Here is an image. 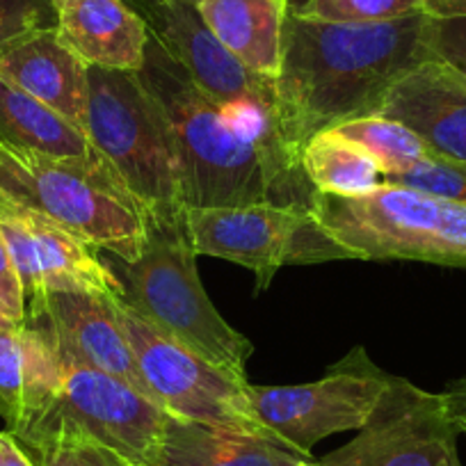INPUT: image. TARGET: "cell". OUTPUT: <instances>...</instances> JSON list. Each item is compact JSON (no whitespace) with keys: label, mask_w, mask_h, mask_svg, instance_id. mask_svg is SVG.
<instances>
[{"label":"cell","mask_w":466,"mask_h":466,"mask_svg":"<svg viewBox=\"0 0 466 466\" xmlns=\"http://www.w3.org/2000/svg\"><path fill=\"white\" fill-rule=\"evenodd\" d=\"M428 15L382 24H329L289 5L275 112L281 145L295 165L309 142L360 116L378 115L389 89L430 57Z\"/></svg>","instance_id":"obj_1"},{"label":"cell","mask_w":466,"mask_h":466,"mask_svg":"<svg viewBox=\"0 0 466 466\" xmlns=\"http://www.w3.org/2000/svg\"><path fill=\"white\" fill-rule=\"evenodd\" d=\"M137 78L172 131L186 210L252 204L311 208L316 187L289 158L279 136L219 106L151 37Z\"/></svg>","instance_id":"obj_2"},{"label":"cell","mask_w":466,"mask_h":466,"mask_svg":"<svg viewBox=\"0 0 466 466\" xmlns=\"http://www.w3.org/2000/svg\"><path fill=\"white\" fill-rule=\"evenodd\" d=\"M0 192L122 263H136L147 248L145 213L110 165L53 158L0 142Z\"/></svg>","instance_id":"obj_3"},{"label":"cell","mask_w":466,"mask_h":466,"mask_svg":"<svg viewBox=\"0 0 466 466\" xmlns=\"http://www.w3.org/2000/svg\"><path fill=\"white\" fill-rule=\"evenodd\" d=\"M87 137L145 213L147 224L186 222L181 174L165 112L137 74L89 66Z\"/></svg>","instance_id":"obj_4"},{"label":"cell","mask_w":466,"mask_h":466,"mask_svg":"<svg viewBox=\"0 0 466 466\" xmlns=\"http://www.w3.org/2000/svg\"><path fill=\"white\" fill-rule=\"evenodd\" d=\"M311 213L352 258L466 268V206L398 183L361 195L316 192Z\"/></svg>","instance_id":"obj_5"},{"label":"cell","mask_w":466,"mask_h":466,"mask_svg":"<svg viewBox=\"0 0 466 466\" xmlns=\"http://www.w3.org/2000/svg\"><path fill=\"white\" fill-rule=\"evenodd\" d=\"M124 302L177 343L218 369L248 380L254 345L233 329L197 272V249L186 222L147 224V248L136 263H124Z\"/></svg>","instance_id":"obj_6"},{"label":"cell","mask_w":466,"mask_h":466,"mask_svg":"<svg viewBox=\"0 0 466 466\" xmlns=\"http://www.w3.org/2000/svg\"><path fill=\"white\" fill-rule=\"evenodd\" d=\"M60 360L62 382L57 396L16 437L21 446L33 448L56 434H80L115 451L133 466H158L167 411L115 375L69 357L60 355Z\"/></svg>","instance_id":"obj_7"},{"label":"cell","mask_w":466,"mask_h":466,"mask_svg":"<svg viewBox=\"0 0 466 466\" xmlns=\"http://www.w3.org/2000/svg\"><path fill=\"white\" fill-rule=\"evenodd\" d=\"M115 311L131 343L151 400L169 416L277 439L254 414L248 393L249 380L218 369L186 345L165 336L124 299L115 304Z\"/></svg>","instance_id":"obj_8"},{"label":"cell","mask_w":466,"mask_h":466,"mask_svg":"<svg viewBox=\"0 0 466 466\" xmlns=\"http://www.w3.org/2000/svg\"><path fill=\"white\" fill-rule=\"evenodd\" d=\"M186 227L197 254L227 258L252 270L257 290H266L284 266L352 258L304 206L187 208Z\"/></svg>","instance_id":"obj_9"},{"label":"cell","mask_w":466,"mask_h":466,"mask_svg":"<svg viewBox=\"0 0 466 466\" xmlns=\"http://www.w3.org/2000/svg\"><path fill=\"white\" fill-rule=\"evenodd\" d=\"M391 378L373 364L369 350L357 345L320 380L290 387H257L249 382L248 393L254 414L272 437L313 457L318 441L369 423Z\"/></svg>","instance_id":"obj_10"},{"label":"cell","mask_w":466,"mask_h":466,"mask_svg":"<svg viewBox=\"0 0 466 466\" xmlns=\"http://www.w3.org/2000/svg\"><path fill=\"white\" fill-rule=\"evenodd\" d=\"M149 37L177 60L210 98L248 122L277 133L275 80L254 74L218 42L199 10L183 0H127ZM281 140V137H279Z\"/></svg>","instance_id":"obj_11"},{"label":"cell","mask_w":466,"mask_h":466,"mask_svg":"<svg viewBox=\"0 0 466 466\" xmlns=\"http://www.w3.org/2000/svg\"><path fill=\"white\" fill-rule=\"evenodd\" d=\"M460 430L441 393L393 375L387 393L357 437L318 460L320 466H464Z\"/></svg>","instance_id":"obj_12"},{"label":"cell","mask_w":466,"mask_h":466,"mask_svg":"<svg viewBox=\"0 0 466 466\" xmlns=\"http://www.w3.org/2000/svg\"><path fill=\"white\" fill-rule=\"evenodd\" d=\"M0 233L19 272L25 304L56 290H85L107 299H124V284L98 258L96 249L3 192Z\"/></svg>","instance_id":"obj_13"},{"label":"cell","mask_w":466,"mask_h":466,"mask_svg":"<svg viewBox=\"0 0 466 466\" xmlns=\"http://www.w3.org/2000/svg\"><path fill=\"white\" fill-rule=\"evenodd\" d=\"M85 290L44 293L25 304V322L46 331L62 357L124 380L149 396L115 304ZM151 398V396H149Z\"/></svg>","instance_id":"obj_14"},{"label":"cell","mask_w":466,"mask_h":466,"mask_svg":"<svg viewBox=\"0 0 466 466\" xmlns=\"http://www.w3.org/2000/svg\"><path fill=\"white\" fill-rule=\"evenodd\" d=\"M378 115L405 124L432 156L466 165V78L443 62L425 60L407 71Z\"/></svg>","instance_id":"obj_15"},{"label":"cell","mask_w":466,"mask_h":466,"mask_svg":"<svg viewBox=\"0 0 466 466\" xmlns=\"http://www.w3.org/2000/svg\"><path fill=\"white\" fill-rule=\"evenodd\" d=\"M89 66L56 28L28 35L0 51V80L15 85L87 133Z\"/></svg>","instance_id":"obj_16"},{"label":"cell","mask_w":466,"mask_h":466,"mask_svg":"<svg viewBox=\"0 0 466 466\" xmlns=\"http://www.w3.org/2000/svg\"><path fill=\"white\" fill-rule=\"evenodd\" d=\"M56 30L87 66L137 74L145 65L149 30L127 0H66Z\"/></svg>","instance_id":"obj_17"},{"label":"cell","mask_w":466,"mask_h":466,"mask_svg":"<svg viewBox=\"0 0 466 466\" xmlns=\"http://www.w3.org/2000/svg\"><path fill=\"white\" fill-rule=\"evenodd\" d=\"M62 382V360L46 331L24 325L0 329V416L19 437L46 411Z\"/></svg>","instance_id":"obj_18"},{"label":"cell","mask_w":466,"mask_h":466,"mask_svg":"<svg viewBox=\"0 0 466 466\" xmlns=\"http://www.w3.org/2000/svg\"><path fill=\"white\" fill-rule=\"evenodd\" d=\"M197 10L236 60L263 78H277L289 0H201Z\"/></svg>","instance_id":"obj_19"},{"label":"cell","mask_w":466,"mask_h":466,"mask_svg":"<svg viewBox=\"0 0 466 466\" xmlns=\"http://www.w3.org/2000/svg\"><path fill=\"white\" fill-rule=\"evenodd\" d=\"M313 457L258 434L167 416L158 466H295Z\"/></svg>","instance_id":"obj_20"},{"label":"cell","mask_w":466,"mask_h":466,"mask_svg":"<svg viewBox=\"0 0 466 466\" xmlns=\"http://www.w3.org/2000/svg\"><path fill=\"white\" fill-rule=\"evenodd\" d=\"M0 142L53 158L110 165L83 128L5 80H0Z\"/></svg>","instance_id":"obj_21"},{"label":"cell","mask_w":466,"mask_h":466,"mask_svg":"<svg viewBox=\"0 0 466 466\" xmlns=\"http://www.w3.org/2000/svg\"><path fill=\"white\" fill-rule=\"evenodd\" d=\"M304 174L316 192L325 195H361L384 183L382 169L361 147L336 131L313 137L302 151Z\"/></svg>","instance_id":"obj_22"},{"label":"cell","mask_w":466,"mask_h":466,"mask_svg":"<svg viewBox=\"0 0 466 466\" xmlns=\"http://www.w3.org/2000/svg\"><path fill=\"white\" fill-rule=\"evenodd\" d=\"M331 131L361 147L378 163L384 177L405 172V169L414 167L420 160L432 156V151L425 147V142L414 131H410L405 124L393 122L382 115L360 116V119L340 124Z\"/></svg>","instance_id":"obj_23"},{"label":"cell","mask_w":466,"mask_h":466,"mask_svg":"<svg viewBox=\"0 0 466 466\" xmlns=\"http://www.w3.org/2000/svg\"><path fill=\"white\" fill-rule=\"evenodd\" d=\"M289 5L304 19L329 24H382L425 12L423 0H289Z\"/></svg>","instance_id":"obj_24"},{"label":"cell","mask_w":466,"mask_h":466,"mask_svg":"<svg viewBox=\"0 0 466 466\" xmlns=\"http://www.w3.org/2000/svg\"><path fill=\"white\" fill-rule=\"evenodd\" d=\"M425 46L432 60L443 62L466 78V0H423Z\"/></svg>","instance_id":"obj_25"},{"label":"cell","mask_w":466,"mask_h":466,"mask_svg":"<svg viewBox=\"0 0 466 466\" xmlns=\"http://www.w3.org/2000/svg\"><path fill=\"white\" fill-rule=\"evenodd\" d=\"M25 451L33 452L37 466H131L122 455L80 434H56Z\"/></svg>","instance_id":"obj_26"},{"label":"cell","mask_w":466,"mask_h":466,"mask_svg":"<svg viewBox=\"0 0 466 466\" xmlns=\"http://www.w3.org/2000/svg\"><path fill=\"white\" fill-rule=\"evenodd\" d=\"M384 183H398L466 206V165L439 156H430L405 172L389 174Z\"/></svg>","instance_id":"obj_27"},{"label":"cell","mask_w":466,"mask_h":466,"mask_svg":"<svg viewBox=\"0 0 466 466\" xmlns=\"http://www.w3.org/2000/svg\"><path fill=\"white\" fill-rule=\"evenodd\" d=\"M57 28L53 0H0V51L28 35Z\"/></svg>","instance_id":"obj_28"},{"label":"cell","mask_w":466,"mask_h":466,"mask_svg":"<svg viewBox=\"0 0 466 466\" xmlns=\"http://www.w3.org/2000/svg\"><path fill=\"white\" fill-rule=\"evenodd\" d=\"M0 313L12 325H24L25 322L24 286H21L19 272H16V266L12 261V254L7 249L3 233H0Z\"/></svg>","instance_id":"obj_29"},{"label":"cell","mask_w":466,"mask_h":466,"mask_svg":"<svg viewBox=\"0 0 466 466\" xmlns=\"http://www.w3.org/2000/svg\"><path fill=\"white\" fill-rule=\"evenodd\" d=\"M443 400H446L448 414H451L452 423L457 425L460 434L466 437V378L455 380L443 389Z\"/></svg>","instance_id":"obj_30"},{"label":"cell","mask_w":466,"mask_h":466,"mask_svg":"<svg viewBox=\"0 0 466 466\" xmlns=\"http://www.w3.org/2000/svg\"><path fill=\"white\" fill-rule=\"evenodd\" d=\"M0 452H3V466H37L19 439L10 432H0Z\"/></svg>","instance_id":"obj_31"},{"label":"cell","mask_w":466,"mask_h":466,"mask_svg":"<svg viewBox=\"0 0 466 466\" xmlns=\"http://www.w3.org/2000/svg\"><path fill=\"white\" fill-rule=\"evenodd\" d=\"M7 327H19V325H12V322L7 320V318L3 316V313H0V329H7Z\"/></svg>","instance_id":"obj_32"},{"label":"cell","mask_w":466,"mask_h":466,"mask_svg":"<svg viewBox=\"0 0 466 466\" xmlns=\"http://www.w3.org/2000/svg\"><path fill=\"white\" fill-rule=\"evenodd\" d=\"M295 466H320V464H318V461H313V460H304V461H299V464H295Z\"/></svg>","instance_id":"obj_33"},{"label":"cell","mask_w":466,"mask_h":466,"mask_svg":"<svg viewBox=\"0 0 466 466\" xmlns=\"http://www.w3.org/2000/svg\"><path fill=\"white\" fill-rule=\"evenodd\" d=\"M62 3H66V0H53V5H56V7H60Z\"/></svg>","instance_id":"obj_34"},{"label":"cell","mask_w":466,"mask_h":466,"mask_svg":"<svg viewBox=\"0 0 466 466\" xmlns=\"http://www.w3.org/2000/svg\"><path fill=\"white\" fill-rule=\"evenodd\" d=\"M183 3H192V5H197V3H201V0H183Z\"/></svg>","instance_id":"obj_35"},{"label":"cell","mask_w":466,"mask_h":466,"mask_svg":"<svg viewBox=\"0 0 466 466\" xmlns=\"http://www.w3.org/2000/svg\"><path fill=\"white\" fill-rule=\"evenodd\" d=\"M0 466H3V452H0Z\"/></svg>","instance_id":"obj_36"},{"label":"cell","mask_w":466,"mask_h":466,"mask_svg":"<svg viewBox=\"0 0 466 466\" xmlns=\"http://www.w3.org/2000/svg\"><path fill=\"white\" fill-rule=\"evenodd\" d=\"M131 466H133V464H131Z\"/></svg>","instance_id":"obj_37"}]
</instances>
